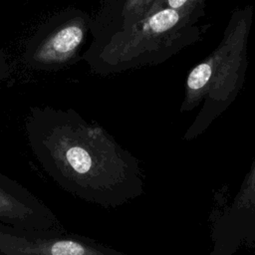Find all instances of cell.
<instances>
[{"mask_svg": "<svg viewBox=\"0 0 255 255\" xmlns=\"http://www.w3.org/2000/svg\"><path fill=\"white\" fill-rule=\"evenodd\" d=\"M25 130L43 170L73 196L117 208L139 194L137 159L101 125L74 109L33 107Z\"/></svg>", "mask_w": 255, "mask_h": 255, "instance_id": "6da1fadb", "label": "cell"}, {"mask_svg": "<svg viewBox=\"0 0 255 255\" xmlns=\"http://www.w3.org/2000/svg\"><path fill=\"white\" fill-rule=\"evenodd\" d=\"M204 9H164L134 25L91 42L83 60L91 70L108 76L161 64L199 42L206 25H198Z\"/></svg>", "mask_w": 255, "mask_h": 255, "instance_id": "7a4b0ae2", "label": "cell"}, {"mask_svg": "<svg viewBox=\"0 0 255 255\" xmlns=\"http://www.w3.org/2000/svg\"><path fill=\"white\" fill-rule=\"evenodd\" d=\"M253 14L251 5L235 8L217 47L188 73L180 112H189L202 105L185 138L203 132L240 94L248 67Z\"/></svg>", "mask_w": 255, "mask_h": 255, "instance_id": "3957f363", "label": "cell"}, {"mask_svg": "<svg viewBox=\"0 0 255 255\" xmlns=\"http://www.w3.org/2000/svg\"><path fill=\"white\" fill-rule=\"evenodd\" d=\"M91 27L92 15L84 10L69 8L56 13L25 44L24 63L36 71H57L83 60L81 52Z\"/></svg>", "mask_w": 255, "mask_h": 255, "instance_id": "277c9868", "label": "cell"}, {"mask_svg": "<svg viewBox=\"0 0 255 255\" xmlns=\"http://www.w3.org/2000/svg\"><path fill=\"white\" fill-rule=\"evenodd\" d=\"M0 223L32 235L65 233L55 213L18 181L0 172Z\"/></svg>", "mask_w": 255, "mask_h": 255, "instance_id": "5b68a950", "label": "cell"}, {"mask_svg": "<svg viewBox=\"0 0 255 255\" xmlns=\"http://www.w3.org/2000/svg\"><path fill=\"white\" fill-rule=\"evenodd\" d=\"M0 255H127L78 234L32 235L0 223Z\"/></svg>", "mask_w": 255, "mask_h": 255, "instance_id": "8992f818", "label": "cell"}, {"mask_svg": "<svg viewBox=\"0 0 255 255\" xmlns=\"http://www.w3.org/2000/svg\"><path fill=\"white\" fill-rule=\"evenodd\" d=\"M154 1L99 0V7L92 16V42L134 25L147 15Z\"/></svg>", "mask_w": 255, "mask_h": 255, "instance_id": "52a82bcc", "label": "cell"}, {"mask_svg": "<svg viewBox=\"0 0 255 255\" xmlns=\"http://www.w3.org/2000/svg\"><path fill=\"white\" fill-rule=\"evenodd\" d=\"M207 1L208 0H155L154 3L149 8L147 15L160 10H164V9H172V10L204 9Z\"/></svg>", "mask_w": 255, "mask_h": 255, "instance_id": "ba28073f", "label": "cell"}, {"mask_svg": "<svg viewBox=\"0 0 255 255\" xmlns=\"http://www.w3.org/2000/svg\"><path fill=\"white\" fill-rule=\"evenodd\" d=\"M247 190H248V192L244 193V195L242 197V201L243 202H247V200H253L254 201V198H255V167H254V169L251 173Z\"/></svg>", "mask_w": 255, "mask_h": 255, "instance_id": "9c48e42d", "label": "cell"}, {"mask_svg": "<svg viewBox=\"0 0 255 255\" xmlns=\"http://www.w3.org/2000/svg\"><path fill=\"white\" fill-rule=\"evenodd\" d=\"M7 72V64H6V59L4 57V53L0 48V83L1 81L5 78Z\"/></svg>", "mask_w": 255, "mask_h": 255, "instance_id": "30bf717a", "label": "cell"}]
</instances>
